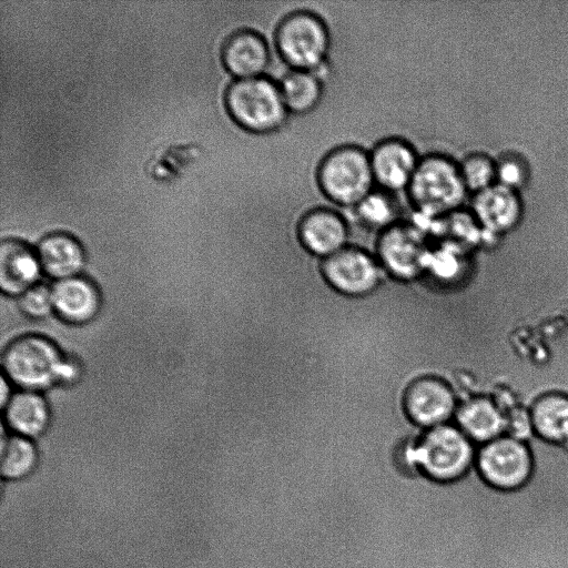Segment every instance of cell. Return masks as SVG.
<instances>
[{
	"instance_id": "1",
	"label": "cell",
	"mask_w": 568,
	"mask_h": 568,
	"mask_svg": "<svg viewBox=\"0 0 568 568\" xmlns=\"http://www.w3.org/2000/svg\"><path fill=\"white\" fill-rule=\"evenodd\" d=\"M476 446L456 425L446 423L424 429L414 443L419 473L436 483L458 480L474 466Z\"/></svg>"
},
{
	"instance_id": "2",
	"label": "cell",
	"mask_w": 568,
	"mask_h": 568,
	"mask_svg": "<svg viewBox=\"0 0 568 568\" xmlns=\"http://www.w3.org/2000/svg\"><path fill=\"white\" fill-rule=\"evenodd\" d=\"M224 103L234 122L257 134L280 130L290 115L278 83L265 75L232 81L225 89Z\"/></svg>"
},
{
	"instance_id": "3",
	"label": "cell",
	"mask_w": 568,
	"mask_h": 568,
	"mask_svg": "<svg viewBox=\"0 0 568 568\" xmlns=\"http://www.w3.org/2000/svg\"><path fill=\"white\" fill-rule=\"evenodd\" d=\"M406 191L416 213L443 219L456 212L467 189L459 166L443 154L430 153L420 158Z\"/></svg>"
},
{
	"instance_id": "4",
	"label": "cell",
	"mask_w": 568,
	"mask_h": 568,
	"mask_svg": "<svg viewBox=\"0 0 568 568\" xmlns=\"http://www.w3.org/2000/svg\"><path fill=\"white\" fill-rule=\"evenodd\" d=\"M316 181L332 203L354 209L376 186L369 152L354 144L331 150L318 164Z\"/></svg>"
},
{
	"instance_id": "5",
	"label": "cell",
	"mask_w": 568,
	"mask_h": 568,
	"mask_svg": "<svg viewBox=\"0 0 568 568\" xmlns=\"http://www.w3.org/2000/svg\"><path fill=\"white\" fill-rule=\"evenodd\" d=\"M64 358L51 339L28 334L3 349L2 375L22 390L41 393L59 383Z\"/></svg>"
},
{
	"instance_id": "6",
	"label": "cell",
	"mask_w": 568,
	"mask_h": 568,
	"mask_svg": "<svg viewBox=\"0 0 568 568\" xmlns=\"http://www.w3.org/2000/svg\"><path fill=\"white\" fill-rule=\"evenodd\" d=\"M274 42L291 70L315 72L326 65L329 31L322 18L311 11H294L283 18L275 29Z\"/></svg>"
},
{
	"instance_id": "7",
	"label": "cell",
	"mask_w": 568,
	"mask_h": 568,
	"mask_svg": "<svg viewBox=\"0 0 568 568\" xmlns=\"http://www.w3.org/2000/svg\"><path fill=\"white\" fill-rule=\"evenodd\" d=\"M426 236L412 223L400 222L379 233L376 258L383 271L404 282L420 277L430 250Z\"/></svg>"
},
{
	"instance_id": "8",
	"label": "cell",
	"mask_w": 568,
	"mask_h": 568,
	"mask_svg": "<svg viewBox=\"0 0 568 568\" xmlns=\"http://www.w3.org/2000/svg\"><path fill=\"white\" fill-rule=\"evenodd\" d=\"M320 271L334 291L348 297L371 295L381 285L385 273L376 257L352 245L323 258Z\"/></svg>"
},
{
	"instance_id": "9",
	"label": "cell",
	"mask_w": 568,
	"mask_h": 568,
	"mask_svg": "<svg viewBox=\"0 0 568 568\" xmlns=\"http://www.w3.org/2000/svg\"><path fill=\"white\" fill-rule=\"evenodd\" d=\"M475 465L486 483L509 490L528 480L532 470V458L526 443L503 435L478 446Z\"/></svg>"
},
{
	"instance_id": "10",
	"label": "cell",
	"mask_w": 568,
	"mask_h": 568,
	"mask_svg": "<svg viewBox=\"0 0 568 568\" xmlns=\"http://www.w3.org/2000/svg\"><path fill=\"white\" fill-rule=\"evenodd\" d=\"M458 397L452 386L436 376L414 379L403 395V409L417 428L427 429L454 419Z\"/></svg>"
},
{
	"instance_id": "11",
	"label": "cell",
	"mask_w": 568,
	"mask_h": 568,
	"mask_svg": "<svg viewBox=\"0 0 568 568\" xmlns=\"http://www.w3.org/2000/svg\"><path fill=\"white\" fill-rule=\"evenodd\" d=\"M369 159L376 185L392 194L408 189L420 161L413 145L400 138L379 141Z\"/></svg>"
},
{
	"instance_id": "12",
	"label": "cell",
	"mask_w": 568,
	"mask_h": 568,
	"mask_svg": "<svg viewBox=\"0 0 568 568\" xmlns=\"http://www.w3.org/2000/svg\"><path fill=\"white\" fill-rule=\"evenodd\" d=\"M348 235L344 217L327 207L308 211L296 226V236L302 248L322 260L346 247Z\"/></svg>"
},
{
	"instance_id": "13",
	"label": "cell",
	"mask_w": 568,
	"mask_h": 568,
	"mask_svg": "<svg viewBox=\"0 0 568 568\" xmlns=\"http://www.w3.org/2000/svg\"><path fill=\"white\" fill-rule=\"evenodd\" d=\"M221 59L225 69L236 79L264 75L271 53L265 39L251 29L230 33L222 43Z\"/></svg>"
},
{
	"instance_id": "14",
	"label": "cell",
	"mask_w": 568,
	"mask_h": 568,
	"mask_svg": "<svg viewBox=\"0 0 568 568\" xmlns=\"http://www.w3.org/2000/svg\"><path fill=\"white\" fill-rule=\"evenodd\" d=\"M43 273L36 248L22 240L8 237L0 244V287L3 294L20 296L40 283Z\"/></svg>"
},
{
	"instance_id": "15",
	"label": "cell",
	"mask_w": 568,
	"mask_h": 568,
	"mask_svg": "<svg viewBox=\"0 0 568 568\" xmlns=\"http://www.w3.org/2000/svg\"><path fill=\"white\" fill-rule=\"evenodd\" d=\"M55 315L71 325H84L93 321L101 307V294L97 284L78 275L51 285Z\"/></svg>"
},
{
	"instance_id": "16",
	"label": "cell",
	"mask_w": 568,
	"mask_h": 568,
	"mask_svg": "<svg viewBox=\"0 0 568 568\" xmlns=\"http://www.w3.org/2000/svg\"><path fill=\"white\" fill-rule=\"evenodd\" d=\"M454 424L476 446L505 435V414L489 396L478 395L459 402Z\"/></svg>"
},
{
	"instance_id": "17",
	"label": "cell",
	"mask_w": 568,
	"mask_h": 568,
	"mask_svg": "<svg viewBox=\"0 0 568 568\" xmlns=\"http://www.w3.org/2000/svg\"><path fill=\"white\" fill-rule=\"evenodd\" d=\"M43 273L55 282L81 275L85 252L77 237L67 232H51L36 247Z\"/></svg>"
},
{
	"instance_id": "18",
	"label": "cell",
	"mask_w": 568,
	"mask_h": 568,
	"mask_svg": "<svg viewBox=\"0 0 568 568\" xmlns=\"http://www.w3.org/2000/svg\"><path fill=\"white\" fill-rule=\"evenodd\" d=\"M2 410L8 429L30 439L44 435L51 423L50 406L39 392L13 393Z\"/></svg>"
},
{
	"instance_id": "19",
	"label": "cell",
	"mask_w": 568,
	"mask_h": 568,
	"mask_svg": "<svg viewBox=\"0 0 568 568\" xmlns=\"http://www.w3.org/2000/svg\"><path fill=\"white\" fill-rule=\"evenodd\" d=\"M474 207L481 229L497 236L513 229L519 216L517 199L507 187L479 192Z\"/></svg>"
},
{
	"instance_id": "20",
	"label": "cell",
	"mask_w": 568,
	"mask_h": 568,
	"mask_svg": "<svg viewBox=\"0 0 568 568\" xmlns=\"http://www.w3.org/2000/svg\"><path fill=\"white\" fill-rule=\"evenodd\" d=\"M529 409L536 436L552 444H568V395L545 394Z\"/></svg>"
},
{
	"instance_id": "21",
	"label": "cell",
	"mask_w": 568,
	"mask_h": 568,
	"mask_svg": "<svg viewBox=\"0 0 568 568\" xmlns=\"http://www.w3.org/2000/svg\"><path fill=\"white\" fill-rule=\"evenodd\" d=\"M278 87L290 114L312 112L323 97V81L311 71L291 70L283 75Z\"/></svg>"
},
{
	"instance_id": "22",
	"label": "cell",
	"mask_w": 568,
	"mask_h": 568,
	"mask_svg": "<svg viewBox=\"0 0 568 568\" xmlns=\"http://www.w3.org/2000/svg\"><path fill=\"white\" fill-rule=\"evenodd\" d=\"M39 459L33 439L6 434L2 429L0 445V473L7 480H20L33 473Z\"/></svg>"
},
{
	"instance_id": "23",
	"label": "cell",
	"mask_w": 568,
	"mask_h": 568,
	"mask_svg": "<svg viewBox=\"0 0 568 568\" xmlns=\"http://www.w3.org/2000/svg\"><path fill=\"white\" fill-rule=\"evenodd\" d=\"M354 210L365 227L379 233L399 223V211L393 194L381 189H375Z\"/></svg>"
},
{
	"instance_id": "24",
	"label": "cell",
	"mask_w": 568,
	"mask_h": 568,
	"mask_svg": "<svg viewBox=\"0 0 568 568\" xmlns=\"http://www.w3.org/2000/svg\"><path fill=\"white\" fill-rule=\"evenodd\" d=\"M18 305L24 315L32 320L48 317L53 308L52 288L38 283L18 296Z\"/></svg>"
},
{
	"instance_id": "25",
	"label": "cell",
	"mask_w": 568,
	"mask_h": 568,
	"mask_svg": "<svg viewBox=\"0 0 568 568\" xmlns=\"http://www.w3.org/2000/svg\"><path fill=\"white\" fill-rule=\"evenodd\" d=\"M463 181L467 190L484 191L489 187L494 175V168L490 161L480 155L467 158L459 166Z\"/></svg>"
},
{
	"instance_id": "26",
	"label": "cell",
	"mask_w": 568,
	"mask_h": 568,
	"mask_svg": "<svg viewBox=\"0 0 568 568\" xmlns=\"http://www.w3.org/2000/svg\"><path fill=\"white\" fill-rule=\"evenodd\" d=\"M505 435L527 443L535 436L530 409L516 406L505 413Z\"/></svg>"
},
{
	"instance_id": "27",
	"label": "cell",
	"mask_w": 568,
	"mask_h": 568,
	"mask_svg": "<svg viewBox=\"0 0 568 568\" xmlns=\"http://www.w3.org/2000/svg\"><path fill=\"white\" fill-rule=\"evenodd\" d=\"M499 175L506 185H514L520 180V170L515 163L508 162L500 168Z\"/></svg>"
},
{
	"instance_id": "28",
	"label": "cell",
	"mask_w": 568,
	"mask_h": 568,
	"mask_svg": "<svg viewBox=\"0 0 568 568\" xmlns=\"http://www.w3.org/2000/svg\"><path fill=\"white\" fill-rule=\"evenodd\" d=\"M10 385H11L10 381L4 375H2L1 376V392H0L1 408H3L7 405V403L13 395V393H11Z\"/></svg>"
}]
</instances>
